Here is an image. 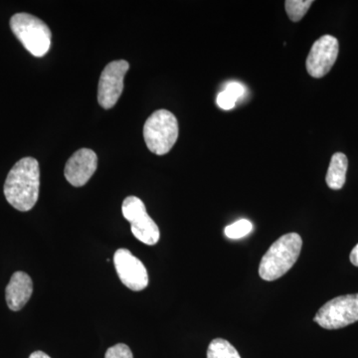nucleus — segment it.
Instances as JSON below:
<instances>
[{
	"label": "nucleus",
	"instance_id": "nucleus-1",
	"mask_svg": "<svg viewBox=\"0 0 358 358\" xmlns=\"http://www.w3.org/2000/svg\"><path fill=\"white\" fill-rule=\"evenodd\" d=\"M39 164L33 157L16 162L4 183V195L8 203L21 212L31 210L39 197Z\"/></svg>",
	"mask_w": 358,
	"mask_h": 358
},
{
	"label": "nucleus",
	"instance_id": "nucleus-2",
	"mask_svg": "<svg viewBox=\"0 0 358 358\" xmlns=\"http://www.w3.org/2000/svg\"><path fill=\"white\" fill-rule=\"evenodd\" d=\"M303 240L298 233L282 235L266 252L259 266L261 279L272 282L291 270L300 256Z\"/></svg>",
	"mask_w": 358,
	"mask_h": 358
},
{
	"label": "nucleus",
	"instance_id": "nucleus-3",
	"mask_svg": "<svg viewBox=\"0 0 358 358\" xmlns=\"http://www.w3.org/2000/svg\"><path fill=\"white\" fill-rule=\"evenodd\" d=\"M143 138L152 154L164 155L171 152L178 138L176 115L166 110H159L150 115L143 127Z\"/></svg>",
	"mask_w": 358,
	"mask_h": 358
},
{
	"label": "nucleus",
	"instance_id": "nucleus-4",
	"mask_svg": "<svg viewBox=\"0 0 358 358\" xmlns=\"http://www.w3.org/2000/svg\"><path fill=\"white\" fill-rule=\"evenodd\" d=\"M11 30L35 57H43L51 46V31L43 21L31 14L17 13L10 20Z\"/></svg>",
	"mask_w": 358,
	"mask_h": 358
},
{
	"label": "nucleus",
	"instance_id": "nucleus-5",
	"mask_svg": "<svg viewBox=\"0 0 358 358\" xmlns=\"http://www.w3.org/2000/svg\"><path fill=\"white\" fill-rule=\"evenodd\" d=\"M358 320V294H345L327 301L313 322L326 329H339L355 324Z\"/></svg>",
	"mask_w": 358,
	"mask_h": 358
},
{
	"label": "nucleus",
	"instance_id": "nucleus-6",
	"mask_svg": "<svg viewBox=\"0 0 358 358\" xmlns=\"http://www.w3.org/2000/svg\"><path fill=\"white\" fill-rule=\"evenodd\" d=\"M124 217L131 223L134 236L143 244L154 246L160 239L159 226L148 214L143 200L136 196H129L122 205Z\"/></svg>",
	"mask_w": 358,
	"mask_h": 358
},
{
	"label": "nucleus",
	"instance_id": "nucleus-7",
	"mask_svg": "<svg viewBox=\"0 0 358 358\" xmlns=\"http://www.w3.org/2000/svg\"><path fill=\"white\" fill-rule=\"evenodd\" d=\"M129 64L124 60H115L106 66L101 74L98 87V101L101 107L109 110L119 101L124 90V79Z\"/></svg>",
	"mask_w": 358,
	"mask_h": 358
},
{
	"label": "nucleus",
	"instance_id": "nucleus-8",
	"mask_svg": "<svg viewBox=\"0 0 358 358\" xmlns=\"http://www.w3.org/2000/svg\"><path fill=\"white\" fill-rule=\"evenodd\" d=\"M114 264L120 280L127 288L134 292L143 291L147 288V268L128 249L117 250L114 255Z\"/></svg>",
	"mask_w": 358,
	"mask_h": 358
},
{
	"label": "nucleus",
	"instance_id": "nucleus-9",
	"mask_svg": "<svg viewBox=\"0 0 358 358\" xmlns=\"http://www.w3.org/2000/svg\"><path fill=\"white\" fill-rule=\"evenodd\" d=\"M338 39L331 35H324L313 43L307 58L306 67L313 78H322L331 70L338 59Z\"/></svg>",
	"mask_w": 358,
	"mask_h": 358
},
{
	"label": "nucleus",
	"instance_id": "nucleus-10",
	"mask_svg": "<svg viewBox=\"0 0 358 358\" xmlns=\"http://www.w3.org/2000/svg\"><path fill=\"white\" fill-rule=\"evenodd\" d=\"M98 166V157L90 148L77 150L68 159L65 166V178L75 187L84 186L91 179Z\"/></svg>",
	"mask_w": 358,
	"mask_h": 358
},
{
	"label": "nucleus",
	"instance_id": "nucleus-11",
	"mask_svg": "<svg viewBox=\"0 0 358 358\" xmlns=\"http://www.w3.org/2000/svg\"><path fill=\"white\" fill-rule=\"evenodd\" d=\"M33 282L31 278L24 272H15L6 289V303L13 312H18L25 307L31 298Z\"/></svg>",
	"mask_w": 358,
	"mask_h": 358
},
{
	"label": "nucleus",
	"instance_id": "nucleus-12",
	"mask_svg": "<svg viewBox=\"0 0 358 358\" xmlns=\"http://www.w3.org/2000/svg\"><path fill=\"white\" fill-rule=\"evenodd\" d=\"M348 159L343 152L333 155L326 176L327 185L331 189L339 190L343 187L346 180Z\"/></svg>",
	"mask_w": 358,
	"mask_h": 358
},
{
	"label": "nucleus",
	"instance_id": "nucleus-13",
	"mask_svg": "<svg viewBox=\"0 0 358 358\" xmlns=\"http://www.w3.org/2000/svg\"><path fill=\"white\" fill-rule=\"evenodd\" d=\"M207 358H241V357L229 341L223 338H215L208 346Z\"/></svg>",
	"mask_w": 358,
	"mask_h": 358
},
{
	"label": "nucleus",
	"instance_id": "nucleus-14",
	"mask_svg": "<svg viewBox=\"0 0 358 358\" xmlns=\"http://www.w3.org/2000/svg\"><path fill=\"white\" fill-rule=\"evenodd\" d=\"M312 0H288L285 2L287 14L293 22H299L312 6Z\"/></svg>",
	"mask_w": 358,
	"mask_h": 358
},
{
	"label": "nucleus",
	"instance_id": "nucleus-15",
	"mask_svg": "<svg viewBox=\"0 0 358 358\" xmlns=\"http://www.w3.org/2000/svg\"><path fill=\"white\" fill-rule=\"evenodd\" d=\"M252 230H253V224L247 219H241V220L228 225L224 230V233L229 239L237 240L247 236L252 232Z\"/></svg>",
	"mask_w": 358,
	"mask_h": 358
},
{
	"label": "nucleus",
	"instance_id": "nucleus-16",
	"mask_svg": "<svg viewBox=\"0 0 358 358\" xmlns=\"http://www.w3.org/2000/svg\"><path fill=\"white\" fill-rule=\"evenodd\" d=\"M105 358H134V355L128 345L117 343L107 350Z\"/></svg>",
	"mask_w": 358,
	"mask_h": 358
},
{
	"label": "nucleus",
	"instance_id": "nucleus-17",
	"mask_svg": "<svg viewBox=\"0 0 358 358\" xmlns=\"http://www.w3.org/2000/svg\"><path fill=\"white\" fill-rule=\"evenodd\" d=\"M237 101L238 99L236 96H233L232 94L229 93V92L224 90V91L219 93L216 103H217V105L221 108V109L231 110L235 107Z\"/></svg>",
	"mask_w": 358,
	"mask_h": 358
},
{
	"label": "nucleus",
	"instance_id": "nucleus-18",
	"mask_svg": "<svg viewBox=\"0 0 358 358\" xmlns=\"http://www.w3.org/2000/svg\"><path fill=\"white\" fill-rule=\"evenodd\" d=\"M225 90L232 94L233 96H236L237 99L241 98L244 95L245 91H246L243 85L238 83V82H231L226 86Z\"/></svg>",
	"mask_w": 358,
	"mask_h": 358
},
{
	"label": "nucleus",
	"instance_id": "nucleus-19",
	"mask_svg": "<svg viewBox=\"0 0 358 358\" xmlns=\"http://www.w3.org/2000/svg\"><path fill=\"white\" fill-rule=\"evenodd\" d=\"M350 262L352 263V265H355V267H358V244L355 248L352 249V253H350Z\"/></svg>",
	"mask_w": 358,
	"mask_h": 358
},
{
	"label": "nucleus",
	"instance_id": "nucleus-20",
	"mask_svg": "<svg viewBox=\"0 0 358 358\" xmlns=\"http://www.w3.org/2000/svg\"><path fill=\"white\" fill-rule=\"evenodd\" d=\"M29 358H51L49 357V355H47L46 353L43 352H34L31 353V355H30Z\"/></svg>",
	"mask_w": 358,
	"mask_h": 358
}]
</instances>
